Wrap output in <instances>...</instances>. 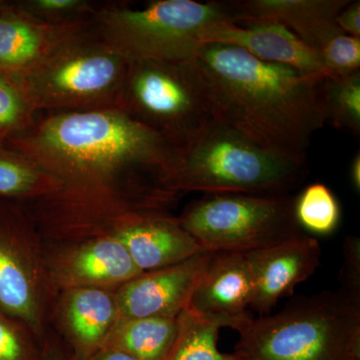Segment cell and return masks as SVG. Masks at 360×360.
<instances>
[{
	"mask_svg": "<svg viewBox=\"0 0 360 360\" xmlns=\"http://www.w3.org/2000/svg\"><path fill=\"white\" fill-rule=\"evenodd\" d=\"M6 4L7 2L1 1V0H0V13H1L2 11H4V7H6Z\"/></svg>",
	"mask_w": 360,
	"mask_h": 360,
	"instance_id": "d6a6232c",
	"label": "cell"
},
{
	"mask_svg": "<svg viewBox=\"0 0 360 360\" xmlns=\"http://www.w3.org/2000/svg\"><path fill=\"white\" fill-rule=\"evenodd\" d=\"M307 174V160L267 150L214 118L180 149L169 187L179 196L188 193L285 195Z\"/></svg>",
	"mask_w": 360,
	"mask_h": 360,
	"instance_id": "3957f363",
	"label": "cell"
},
{
	"mask_svg": "<svg viewBox=\"0 0 360 360\" xmlns=\"http://www.w3.org/2000/svg\"><path fill=\"white\" fill-rule=\"evenodd\" d=\"M118 108L179 150L215 118L194 58L129 63Z\"/></svg>",
	"mask_w": 360,
	"mask_h": 360,
	"instance_id": "52a82bcc",
	"label": "cell"
},
{
	"mask_svg": "<svg viewBox=\"0 0 360 360\" xmlns=\"http://www.w3.org/2000/svg\"><path fill=\"white\" fill-rule=\"evenodd\" d=\"M338 279V291L348 300L360 303V239L357 236H347L343 243V264Z\"/></svg>",
	"mask_w": 360,
	"mask_h": 360,
	"instance_id": "83f0119b",
	"label": "cell"
},
{
	"mask_svg": "<svg viewBox=\"0 0 360 360\" xmlns=\"http://www.w3.org/2000/svg\"><path fill=\"white\" fill-rule=\"evenodd\" d=\"M44 243L47 279L56 296L73 288L115 290L142 274L124 246L108 236Z\"/></svg>",
	"mask_w": 360,
	"mask_h": 360,
	"instance_id": "30bf717a",
	"label": "cell"
},
{
	"mask_svg": "<svg viewBox=\"0 0 360 360\" xmlns=\"http://www.w3.org/2000/svg\"><path fill=\"white\" fill-rule=\"evenodd\" d=\"M90 23L49 25L7 4L0 13V71L22 77L63 40Z\"/></svg>",
	"mask_w": 360,
	"mask_h": 360,
	"instance_id": "e0dca14e",
	"label": "cell"
},
{
	"mask_svg": "<svg viewBox=\"0 0 360 360\" xmlns=\"http://www.w3.org/2000/svg\"><path fill=\"white\" fill-rule=\"evenodd\" d=\"M253 317L201 314L186 309L179 316V331L165 360H243L240 355L220 352L217 342L220 329L229 328L239 333Z\"/></svg>",
	"mask_w": 360,
	"mask_h": 360,
	"instance_id": "d6986e66",
	"label": "cell"
},
{
	"mask_svg": "<svg viewBox=\"0 0 360 360\" xmlns=\"http://www.w3.org/2000/svg\"><path fill=\"white\" fill-rule=\"evenodd\" d=\"M319 53L329 77H349L360 71V37L338 35L324 44Z\"/></svg>",
	"mask_w": 360,
	"mask_h": 360,
	"instance_id": "4316f807",
	"label": "cell"
},
{
	"mask_svg": "<svg viewBox=\"0 0 360 360\" xmlns=\"http://www.w3.org/2000/svg\"><path fill=\"white\" fill-rule=\"evenodd\" d=\"M252 278L250 309L269 314L281 298L293 295L297 284L307 281L321 265V248L307 233L264 248L245 253Z\"/></svg>",
	"mask_w": 360,
	"mask_h": 360,
	"instance_id": "4fadbf2b",
	"label": "cell"
},
{
	"mask_svg": "<svg viewBox=\"0 0 360 360\" xmlns=\"http://www.w3.org/2000/svg\"><path fill=\"white\" fill-rule=\"evenodd\" d=\"M200 44L231 45L260 60L288 66L302 75L329 77L319 49L305 44L278 23L239 25L229 20L219 21L202 30Z\"/></svg>",
	"mask_w": 360,
	"mask_h": 360,
	"instance_id": "9a60e30c",
	"label": "cell"
},
{
	"mask_svg": "<svg viewBox=\"0 0 360 360\" xmlns=\"http://www.w3.org/2000/svg\"><path fill=\"white\" fill-rule=\"evenodd\" d=\"M42 340L23 322L0 311V360H39Z\"/></svg>",
	"mask_w": 360,
	"mask_h": 360,
	"instance_id": "484cf974",
	"label": "cell"
},
{
	"mask_svg": "<svg viewBox=\"0 0 360 360\" xmlns=\"http://www.w3.org/2000/svg\"><path fill=\"white\" fill-rule=\"evenodd\" d=\"M39 117L22 79L0 71V141L25 134Z\"/></svg>",
	"mask_w": 360,
	"mask_h": 360,
	"instance_id": "7402d4cb",
	"label": "cell"
},
{
	"mask_svg": "<svg viewBox=\"0 0 360 360\" xmlns=\"http://www.w3.org/2000/svg\"><path fill=\"white\" fill-rule=\"evenodd\" d=\"M239 335L243 360H360V303L338 290L302 296Z\"/></svg>",
	"mask_w": 360,
	"mask_h": 360,
	"instance_id": "277c9868",
	"label": "cell"
},
{
	"mask_svg": "<svg viewBox=\"0 0 360 360\" xmlns=\"http://www.w3.org/2000/svg\"><path fill=\"white\" fill-rule=\"evenodd\" d=\"M321 91L328 122L359 136L360 71L349 77L326 78Z\"/></svg>",
	"mask_w": 360,
	"mask_h": 360,
	"instance_id": "603a6c76",
	"label": "cell"
},
{
	"mask_svg": "<svg viewBox=\"0 0 360 360\" xmlns=\"http://www.w3.org/2000/svg\"><path fill=\"white\" fill-rule=\"evenodd\" d=\"M39 360H77L58 333L49 326L42 340Z\"/></svg>",
	"mask_w": 360,
	"mask_h": 360,
	"instance_id": "f1b7e54d",
	"label": "cell"
},
{
	"mask_svg": "<svg viewBox=\"0 0 360 360\" xmlns=\"http://www.w3.org/2000/svg\"><path fill=\"white\" fill-rule=\"evenodd\" d=\"M335 23L345 34L360 37V2L350 1L336 16Z\"/></svg>",
	"mask_w": 360,
	"mask_h": 360,
	"instance_id": "f546056e",
	"label": "cell"
},
{
	"mask_svg": "<svg viewBox=\"0 0 360 360\" xmlns=\"http://www.w3.org/2000/svg\"><path fill=\"white\" fill-rule=\"evenodd\" d=\"M350 0H239L229 1L232 22H274L284 26L305 44L321 49L345 34L336 25L338 13Z\"/></svg>",
	"mask_w": 360,
	"mask_h": 360,
	"instance_id": "2e32d148",
	"label": "cell"
},
{
	"mask_svg": "<svg viewBox=\"0 0 360 360\" xmlns=\"http://www.w3.org/2000/svg\"><path fill=\"white\" fill-rule=\"evenodd\" d=\"M194 60L215 118L267 150L307 160L312 137L328 122L326 78L260 60L231 45H201Z\"/></svg>",
	"mask_w": 360,
	"mask_h": 360,
	"instance_id": "7a4b0ae2",
	"label": "cell"
},
{
	"mask_svg": "<svg viewBox=\"0 0 360 360\" xmlns=\"http://www.w3.org/2000/svg\"><path fill=\"white\" fill-rule=\"evenodd\" d=\"M60 186L35 161L0 141V198L27 202L51 195Z\"/></svg>",
	"mask_w": 360,
	"mask_h": 360,
	"instance_id": "44dd1931",
	"label": "cell"
},
{
	"mask_svg": "<svg viewBox=\"0 0 360 360\" xmlns=\"http://www.w3.org/2000/svg\"><path fill=\"white\" fill-rule=\"evenodd\" d=\"M54 300L44 239L25 205L16 206L0 219V311L23 322L42 340Z\"/></svg>",
	"mask_w": 360,
	"mask_h": 360,
	"instance_id": "9c48e42d",
	"label": "cell"
},
{
	"mask_svg": "<svg viewBox=\"0 0 360 360\" xmlns=\"http://www.w3.org/2000/svg\"><path fill=\"white\" fill-rule=\"evenodd\" d=\"M14 4L44 22L61 25L91 21L98 2L89 0H21Z\"/></svg>",
	"mask_w": 360,
	"mask_h": 360,
	"instance_id": "d4e9b609",
	"label": "cell"
},
{
	"mask_svg": "<svg viewBox=\"0 0 360 360\" xmlns=\"http://www.w3.org/2000/svg\"><path fill=\"white\" fill-rule=\"evenodd\" d=\"M106 236L122 243L142 272L172 266L205 251L170 210L130 213Z\"/></svg>",
	"mask_w": 360,
	"mask_h": 360,
	"instance_id": "7c38bea8",
	"label": "cell"
},
{
	"mask_svg": "<svg viewBox=\"0 0 360 360\" xmlns=\"http://www.w3.org/2000/svg\"><path fill=\"white\" fill-rule=\"evenodd\" d=\"M86 360H139L131 355L110 347H101Z\"/></svg>",
	"mask_w": 360,
	"mask_h": 360,
	"instance_id": "4dcf8cb0",
	"label": "cell"
},
{
	"mask_svg": "<svg viewBox=\"0 0 360 360\" xmlns=\"http://www.w3.org/2000/svg\"><path fill=\"white\" fill-rule=\"evenodd\" d=\"M60 182L22 202L44 241L105 236L122 217L170 210L169 180L179 150L120 110L46 112L6 141Z\"/></svg>",
	"mask_w": 360,
	"mask_h": 360,
	"instance_id": "6da1fadb",
	"label": "cell"
},
{
	"mask_svg": "<svg viewBox=\"0 0 360 360\" xmlns=\"http://www.w3.org/2000/svg\"><path fill=\"white\" fill-rule=\"evenodd\" d=\"M295 201L290 194H205L191 201L179 220L205 251L248 253L305 234Z\"/></svg>",
	"mask_w": 360,
	"mask_h": 360,
	"instance_id": "ba28073f",
	"label": "cell"
},
{
	"mask_svg": "<svg viewBox=\"0 0 360 360\" xmlns=\"http://www.w3.org/2000/svg\"><path fill=\"white\" fill-rule=\"evenodd\" d=\"M177 331L179 317L120 321L103 347L115 348L139 360H165Z\"/></svg>",
	"mask_w": 360,
	"mask_h": 360,
	"instance_id": "ffe728a7",
	"label": "cell"
},
{
	"mask_svg": "<svg viewBox=\"0 0 360 360\" xmlns=\"http://www.w3.org/2000/svg\"><path fill=\"white\" fill-rule=\"evenodd\" d=\"M129 66L97 34L92 20L63 40L21 79L39 112L112 110L118 108Z\"/></svg>",
	"mask_w": 360,
	"mask_h": 360,
	"instance_id": "8992f818",
	"label": "cell"
},
{
	"mask_svg": "<svg viewBox=\"0 0 360 360\" xmlns=\"http://www.w3.org/2000/svg\"><path fill=\"white\" fill-rule=\"evenodd\" d=\"M97 34L129 63H175L193 58L205 28L232 22L229 2L155 0L135 7L130 2H98L94 15Z\"/></svg>",
	"mask_w": 360,
	"mask_h": 360,
	"instance_id": "5b68a950",
	"label": "cell"
},
{
	"mask_svg": "<svg viewBox=\"0 0 360 360\" xmlns=\"http://www.w3.org/2000/svg\"><path fill=\"white\" fill-rule=\"evenodd\" d=\"M115 290L73 288L60 291L52 305L49 326L77 360H86L103 347L120 321Z\"/></svg>",
	"mask_w": 360,
	"mask_h": 360,
	"instance_id": "5bb4252c",
	"label": "cell"
},
{
	"mask_svg": "<svg viewBox=\"0 0 360 360\" xmlns=\"http://www.w3.org/2000/svg\"><path fill=\"white\" fill-rule=\"evenodd\" d=\"M252 295L245 253L213 252L194 288L188 309L201 314L243 316L248 314Z\"/></svg>",
	"mask_w": 360,
	"mask_h": 360,
	"instance_id": "ac0fdd59",
	"label": "cell"
},
{
	"mask_svg": "<svg viewBox=\"0 0 360 360\" xmlns=\"http://www.w3.org/2000/svg\"><path fill=\"white\" fill-rule=\"evenodd\" d=\"M295 215L302 229L326 236L335 231L340 208L333 191L326 184H310L295 201Z\"/></svg>",
	"mask_w": 360,
	"mask_h": 360,
	"instance_id": "cb8c5ba5",
	"label": "cell"
},
{
	"mask_svg": "<svg viewBox=\"0 0 360 360\" xmlns=\"http://www.w3.org/2000/svg\"><path fill=\"white\" fill-rule=\"evenodd\" d=\"M350 179L355 191L359 193L360 191V155L357 153L352 160L350 167Z\"/></svg>",
	"mask_w": 360,
	"mask_h": 360,
	"instance_id": "1f68e13d",
	"label": "cell"
},
{
	"mask_svg": "<svg viewBox=\"0 0 360 360\" xmlns=\"http://www.w3.org/2000/svg\"><path fill=\"white\" fill-rule=\"evenodd\" d=\"M213 252L165 267L142 272L116 288L120 321L139 319H177L188 309L196 284Z\"/></svg>",
	"mask_w": 360,
	"mask_h": 360,
	"instance_id": "8fae6325",
	"label": "cell"
}]
</instances>
